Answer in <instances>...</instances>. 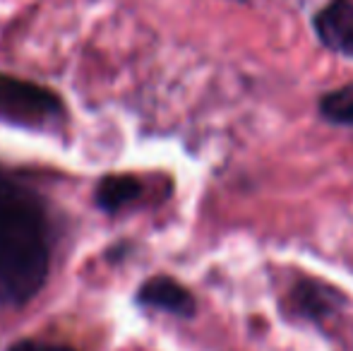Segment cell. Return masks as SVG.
<instances>
[{"label":"cell","instance_id":"1","mask_svg":"<svg viewBox=\"0 0 353 351\" xmlns=\"http://www.w3.org/2000/svg\"><path fill=\"white\" fill-rule=\"evenodd\" d=\"M51 270V226L43 202L0 169V305L19 308L43 289Z\"/></svg>","mask_w":353,"mask_h":351},{"label":"cell","instance_id":"2","mask_svg":"<svg viewBox=\"0 0 353 351\" xmlns=\"http://www.w3.org/2000/svg\"><path fill=\"white\" fill-rule=\"evenodd\" d=\"M65 116L61 97L34 82L0 72V121L29 130H43Z\"/></svg>","mask_w":353,"mask_h":351},{"label":"cell","instance_id":"3","mask_svg":"<svg viewBox=\"0 0 353 351\" xmlns=\"http://www.w3.org/2000/svg\"><path fill=\"white\" fill-rule=\"evenodd\" d=\"M315 34L330 51L353 58V3L332 0L312 19Z\"/></svg>","mask_w":353,"mask_h":351},{"label":"cell","instance_id":"4","mask_svg":"<svg viewBox=\"0 0 353 351\" xmlns=\"http://www.w3.org/2000/svg\"><path fill=\"white\" fill-rule=\"evenodd\" d=\"M291 303L296 315L322 323L346 303V296L320 279H298L291 289Z\"/></svg>","mask_w":353,"mask_h":351},{"label":"cell","instance_id":"5","mask_svg":"<svg viewBox=\"0 0 353 351\" xmlns=\"http://www.w3.org/2000/svg\"><path fill=\"white\" fill-rule=\"evenodd\" d=\"M137 303L144 308H157L163 313L178 315V318H192L195 315V299L183 284L171 277H152L137 289Z\"/></svg>","mask_w":353,"mask_h":351},{"label":"cell","instance_id":"6","mask_svg":"<svg viewBox=\"0 0 353 351\" xmlns=\"http://www.w3.org/2000/svg\"><path fill=\"white\" fill-rule=\"evenodd\" d=\"M142 195V183L140 178L130 174H108L97 183L94 190V200L97 207L103 210L106 214H116L123 207L135 202Z\"/></svg>","mask_w":353,"mask_h":351},{"label":"cell","instance_id":"7","mask_svg":"<svg viewBox=\"0 0 353 351\" xmlns=\"http://www.w3.org/2000/svg\"><path fill=\"white\" fill-rule=\"evenodd\" d=\"M320 113L325 121L334 123V126L353 128V85L327 92L320 99Z\"/></svg>","mask_w":353,"mask_h":351},{"label":"cell","instance_id":"8","mask_svg":"<svg viewBox=\"0 0 353 351\" xmlns=\"http://www.w3.org/2000/svg\"><path fill=\"white\" fill-rule=\"evenodd\" d=\"M8 351H77L72 347H63V344H48V342H37V339H22V342L12 344Z\"/></svg>","mask_w":353,"mask_h":351},{"label":"cell","instance_id":"9","mask_svg":"<svg viewBox=\"0 0 353 351\" xmlns=\"http://www.w3.org/2000/svg\"><path fill=\"white\" fill-rule=\"evenodd\" d=\"M233 3H248V0H233Z\"/></svg>","mask_w":353,"mask_h":351}]
</instances>
